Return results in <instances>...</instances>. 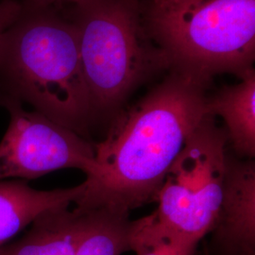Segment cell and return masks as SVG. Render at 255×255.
<instances>
[{
	"instance_id": "obj_7",
	"label": "cell",
	"mask_w": 255,
	"mask_h": 255,
	"mask_svg": "<svg viewBox=\"0 0 255 255\" xmlns=\"http://www.w3.org/2000/svg\"><path fill=\"white\" fill-rule=\"evenodd\" d=\"M211 255H255V164L228 151Z\"/></svg>"
},
{
	"instance_id": "obj_12",
	"label": "cell",
	"mask_w": 255,
	"mask_h": 255,
	"mask_svg": "<svg viewBox=\"0 0 255 255\" xmlns=\"http://www.w3.org/2000/svg\"><path fill=\"white\" fill-rule=\"evenodd\" d=\"M199 242L165 228L152 214L139 219L131 240V252L136 255H194Z\"/></svg>"
},
{
	"instance_id": "obj_5",
	"label": "cell",
	"mask_w": 255,
	"mask_h": 255,
	"mask_svg": "<svg viewBox=\"0 0 255 255\" xmlns=\"http://www.w3.org/2000/svg\"><path fill=\"white\" fill-rule=\"evenodd\" d=\"M208 115L165 174L152 213L165 228L196 242L210 234L222 201L229 139Z\"/></svg>"
},
{
	"instance_id": "obj_14",
	"label": "cell",
	"mask_w": 255,
	"mask_h": 255,
	"mask_svg": "<svg viewBox=\"0 0 255 255\" xmlns=\"http://www.w3.org/2000/svg\"><path fill=\"white\" fill-rule=\"evenodd\" d=\"M23 6L34 8H55L62 4L76 5L84 0H17Z\"/></svg>"
},
{
	"instance_id": "obj_13",
	"label": "cell",
	"mask_w": 255,
	"mask_h": 255,
	"mask_svg": "<svg viewBox=\"0 0 255 255\" xmlns=\"http://www.w3.org/2000/svg\"><path fill=\"white\" fill-rule=\"evenodd\" d=\"M22 10L17 0H2L0 2V35L15 21Z\"/></svg>"
},
{
	"instance_id": "obj_8",
	"label": "cell",
	"mask_w": 255,
	"mask_h": 255,
	"mask_svg": "<svg viewBox=\"0 0 255 255\" xmlns=\"http://www.w3.org/2000/svg\"><path fill=\"white\" fill-rule=\"evenodd\" d=\"M90 218V210L70 205L48 210L17 241L0 247V255H75Z\"/></svg>"
},
{
	"instance_id": "obj_10",
	"label": "cell",
	"mask_w": 255,
	"mask_h": 255,
	"mask_svg": "<svg viewBox=\"0 0 255 255\" xmlns=\"http://www.w3.org/2000/svg\"><path fill=\"white\" fill-rule=\"evenodd\" d=\"M209 115L225 123L229 143L239 157L255 156V71H248L240 82L224 86L208 96Z\"/></svg>"
},
{
	"instance_id": "obj_1",
	"label": "cell",
	"mask_w": 255,
	"mask_h": 255,
	"mask_svg": "<svg viewBox=\"0 0 255 255\" xmlns=\"http://www.w3.org/2000/svg\"><path fill=\"white\" fill-rule=\"evenodd\" d=\"M212 81L170 70L135 104L122 110L95 144L97 173L84 181L75 207L129 214L156 202L165 174L208 115Z\"/></svg>"
},
{
	"instance_id": "obj_9",
	"label": "cell",
	"mask_w": 255,
	"mask_h": 255,
	"mask_svg": "<svg viewBox=\"0 0 255 255\" xmlns=\"http://www.w3.org/2000/svg\"><path fill=\"white\" fill-rule=\"evenodd\" d=\"M80 185L37 190L22 181H0V247L48 210L75 204L84 192Z\"/></svg>"
},
{
	"instance_id": "obj_4",
	"label": "cell",
	"mask_w": 255,
	"mask_h": 255,
	"mask_svg": "<svg viewBox=\"0 0 255 255\" xmlns=\"http://www.w3.org/2000/svg\"><path fill=\"white\" fill-rule=\"evenodd\" d=\"M72 7L95 118L117 112L139 84L168 68L139 0H84Z\"/></svg>"
},
{
	"instance_id": "obj_11",
	"label": "cell",
	"mask_w": 255,
	"mask_h": 255,
	"mask_svg": "<svg viewBox=\"0 0 255 255\" xmlns=\"http://www.w3.org/2000/svg\"><path fill=\"white\" fill-rule=\"evenodd\" d=\"M139 219L112 210H90L86 231L75 255H122L131 252Z\"/></svg>"
},
{
	"instance_id": "obj_3",
	"label": "cell",
	"mask_w": 255,
	"mask_h": 255,
	"mask_svg": "<svg viewBox=\"0 0 255 255\" xmlns=\"http://www.w3.org/2000/svg\"><path fill=\"white\" fill-rule=\"evenodd\" d=\"M146 26L169 70L239 79L255 59V0H148Z\"/></svg>"
},
{
	"instance_id": "obj_2",
	"label": "cell",
	"mask_w": 255,
	"mask_h": 255,
	"mask_svg": "<svg viewBox=\"0 0 255 255\" xmlns=\"http://www.w3.org/2000/svg\"><path fill=\"white\" fill-rule=\"evenodd\" d=\"M6 101L29 104L88 139L95 116L78 31L55 8L22 5L18 17L0 35V105Z\"/></svg>"
},
{
	"instance_id": "obj_6",
	"label": "cell",
	"mask_w": 255,
	"mask_h": 255,
	"mask_svg": "<svg viewBox=\"0 0 255 255\" xmlns=\"http://www.w3.org/2000/svg\"><path fill=\"white\" fill-rule=\"evenodd\" d=\"M9 124L0 142V181L32 180L64 168L97 173L95 144L23 104L6 101Z\"/></svg>"
}]
</instances>
